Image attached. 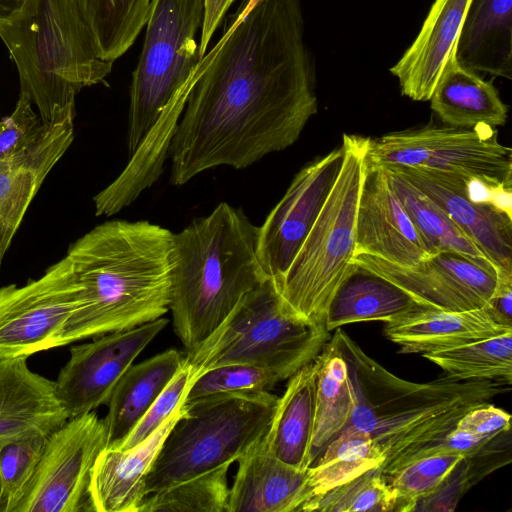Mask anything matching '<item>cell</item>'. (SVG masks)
I'll use <instances>...</instances> for the list:
<instances>
[{
    "mask_svg": "<svg viewBox=\"0 0 512 512\" xmlns=\"http://www.w3.org/2000/svg\"><path fill=\"white\" fill-rule=\"evenodd\" d=\"M173 233L148 221H106L67 251L79 305L55 347L130 329L169 310Z\"/></svg>",
    "mask_w": 512,
    "mask_h": 512,
    "instance_id": "3957f363",
    "label": "cell"
},
{
    "mask_svg": "<svg viewBox=\"0 0 512 512\" xmlns=\"http://www.w3.org/2000/svg\"><path fill=\"white\" fill-rule=\"evenodd\" d=\"M185 361L177 349H167L131 365L117 382L103 418L107 446L118 447L150 408Z\"/></svg>",
    "mask_w": 512,
    "mask_h": 512,
    "instance_id": "cb8c5ba5",
    "label": "cell"
},
{
    "mask_svg": "<svg viewBox=\"0 0 512 512\" xmlns=\"http://www.w3.org/2000/svg\"><path fill=\"white\" fill-rule=\"evenodd\" d=\"M0 494H1V487H0Z\"/></svg>",
    "mask_w": 512,
    "mask_h": 512,
    "instance_id": "7dc6e473",
    "label": "cell"
},
{
    "mask_svg": "<svg viewBox=\"0 0 512 512\" xmlns=\"http://www.w3.org/2000/svg\"><path fill=\"white\" fill-rule=\"evenodd\" d=\"M422 356L459 380L503 379L512 384V332Z\"/></svg>",
    "mask_w": 512,
    "mask_h": 512,
    "instance_id": "d6a6232c",
    "label": "cell"
},
{
    "mask_svg": "<svg viewBox=\"0 0 512 512\" xmlns=\"http://www.w3.org/2000/svg\"><path fill=\"white\" fill-rule=\"evenodd\" d=\"M279 382L275 374L264 368L248 364L222 365L198 375L187 390L182 405L216 394L268 392Z\"/></svg>",
    "mask_w": 512,
    "mask_h": 512,
    "instance_id": "74e56055",
    "label": "cell"
},
{
    "mask_svg": "<svg viewBox=\"0 0 512 512\" xmlns=\"http://www.w3.org/2000/svg\"><path fill=\"white\" fill-rule=\"evenodd\" d=\"M0 38L44 128L74 123L76 94L112 70L72 0H28L15 19L0 23Z\"/></svg>",
    "mask_w": 512,
    "mask_h": 512,
    "instance_id": "8992f818",
    "label": "cell"
},
{
    "mask_svg": "<svg viewBox=\"0 0 512 512\" xmlns=\"http://www.w3.org/2000/svg\"><path fill=\"white\" fill-rule=\"evenodd\" d=\"M470 0H434L414 42L390 69L401 93L428 101L446 62L456 51Z\"/></svg>",
    "mask_w": 512,
    "mask_h": 512,
    "instance_id": "44dd1931",
    "label": "cell"
},
{
    "mask_svg": "<svg viewBox=\"0 0 512 512\" xmlns=\"http://www.w3.org/2000/svg\"><path fill=\"white\" fill-rule=\"evenodd\" d=\"M422 168L512 186V151L498 141L497 129L489 125L448 126Z\"/></svg>",
    "mask_w": 512,
    "mask_h": 512,
    "instance_id": "d4e9b609",
    "label": "cell"
},
{
    "mask_svg": "<svg viewBox=\"0 0 512 512\" xmlns=\"http://www.w3.org/2000/svg\"><path fill=\"white\" fill-rule=\"evenodd\" d=\"M183 414L182 405L149 437L130 449L105 447L91 476L93 512H138L146 478L167 435Z\"/></svg>",
    "mask_w": 512,
    "mask_h": 512,
    "instance_id": "ffe728a7",
    "label": "cell"
},
{
    "mask_svg": "<svg viewBox=\"0 0 512 512\" xmlns=\"http://www.w3.org/2000/svg\"><path fill=\"white\" fill-rule=\"evenodd\" d=\"M368 142L367 137L343 135L339 174L287 271L275 283L285 307L301 319L325 324L334 294L356 267V213Z\"/></svg>",
    "mask_w": 512,
    "mask_h": 512,
    "instance_id": "52a82bcc",
    "label": "cell"
},
{
    "mask_svg": "<svg viewBox=\"0 0 512 512\" xmlns=\"http://www.w3.org/2000/svg\"><path fill=\"white\" fill-rule=\"evenodd\" d=\"M494 187L496 186L479 178H468L464 185L465 195L474 203L490 204Z\"/></svg>",
    "mask_w": 512,
    "mask_h": 512,
    "instance_id": "7bdbcfd3",
    "label": "cell"
},
{
    "mask_svg": "<svg viewBox=\"0 0 512 512\" xmlns=\"http://www.w3.org/2000/svg\"><path fill=\"white\" fill-rule=\"evenodd\" d=\"M278 402L265 391L216 394L182 405L148 472L146 494L230 466L265 436Z\"/></svg>",
    "mask_w": 512,
    "mask_h": 512,
    "instance_id": "9c48e42d",
    "label": "cell"
},
{
    "mask_svg": "<svg viewBox=\"0 0 512 512\" xmlns=\"http://www.w3.org/2000/svg\"><path fill=\"white\" fill-rule=\"evenodd\" d=\"M490 204L512 217V186L499 185L494 187Z\"/></svg>",
    "mask_w": 512,
    "mask_h": 512,
    "instance_id": "ee69618b",
    "label": "cell"
},
{
    "mask_svg": "<svg viewBox=\"0 0 512 512\" xmlns=\"http://www.w3.org/2000/svg\"><path fill=\"white\" fill-rule=\"evenodd\" d=\"M258 1L259 0H247L244 6L240 9L239 13L234 16L235 19L233 22L238 23L240 20H242Z\"/></svg>",
    "mask_w": 512,
    "mask_h": 512,
    "instance_id": "bcb514c9",
    "label": "cell"
},
{
    "mask_svg": "<svg viewBox=\"0 0 512 512\" xmlns=\"http://www.w3.org/2000/svg\"><path fill=\"white\" fill-rule=\"evenodd\" d=\"M28 0H0V23L15 19L24 9Z\"/></svg>",
    "mask_w": 512,
    "mask_h": 512,
    "instance_id": "f6af8a7d",
    "label": "cell"
},
{
    "mask_svg": "<svg viewBox=\"0 0 512 512\" xmlns=\"http://www.w3.org/2000/svg\"><path fill=\"white\" fill-rule=\"evenodd\" d=\"M193 382L190 366H183L163 389L129 435L116 448L130 449L143 442L156 431L182 404Z\"/></svg>",
    "mask_w": 512,
    "mask_h": 512,
    "instance_id": "f35d334b",
    "label": "cell"
},
{
    "mask_svg": "<svg viewBox=\"0 0 512 512\" xmlns=\"http://www.w3.org/2000/svg\"><path fill=\"white\" fill-rule=\"evenodd\" d=\"M30 97L19 94L13 112L0 120V161L12 158L34 144L44 132Z\"/></svg>",
    "mask_w": 512,
    "mask_h": 512,
    "instance_id": "ab89813d",
    "label": "cell"
},
{
    "mask_svg": "<svg viewBox=\"0 0 512 512\" xmlns=\"http://www.w3.org/2000/svg\"><path fill=\"white\" fill-rule=\"evenodd\" d=\"M330 337L348 365L356 396L349 425L367 432L384 455L387 479L409 462L433 455L469 410L510 391L506 380H459L446 374L426 383L404 380L368 356L342 329Z\"/></svg>",
    "mask_w": 512,
    "mask_h": 512,
    "instance_id": "277c9868",
    "label": "cell"
},
{
    "mask_svg": "<svg viewBox=\"0 0 512 512\" xmlns=\"http://www.w3.org/2000/svg\"><path fill=\"white\" fill-rule=\"evenodd\" d=\"M167 324L168 320L160 317L72 346L68 361L54 381L69 418L107 404L121 376Z\"/></svg>",
    "mask_w": 512,
    "mask_h": 512,
    "instance_id": "4fadbf2b",
    "label": "cell"
},
{
    "mask_svg": "<svg viewBox=\"0 0 512 512\" xmlns=\"http://www.w3.org/2000/svg\"><path fill=\"white\" fill-rule=\"evenodd\" d=\"M203 16L204 0H151L130 87L128 162L101 191L115 210L132 204L163 172L202 60L195 37Z\"/></svg>",
    "mask_w": 512,
    "mask_h": 512,
    "instance_id": "7a4b0ae2",
    "label": "cell"
},
{
    "mask_svg": "<svg viewBox=\"0 0 512 512\" xmlns=\"http://www.w3.org/2000/svg\"><path fill=\"white\" fill-rule=\"evenodd\" d=\"M47 436L23 437L0 449V512H14L35 472Z\"/></svg>",
    "mask_w": 512,
    "mask_h": 512,
    "instance_id": "8d00e7d4",
    "label": "cell"
},
{
    "mask_svg": "<svg viewBox=\"0 0 512 512\" xmlns=\"http://www.w3.org/2000/svg\"><path fill=\"white\" fill-rule=\"evenodd\" d=\"M424 308L400 287L356 266L334 294L324 323L330 332L357 322L387 323Z\"/></svg>",
    "mask_w": 512,
    "mask_h": 512,
    "instance_id": "83f0119b",
    "label": "cell"
},
{
    "mask_svg": "<svg viewBox=\"0 0 512 512\" xmlns=\"http://www.w3.org/2000/svg\"><path fill=\"white\" fill-rule=\"evenodd\" d=\"M257 234L258 226L225 202L173 233L169 310L186 352L204 342L244 296L268 279L257 257Z\"/></svg>",
    "mask_w": 512,
    "mask_h": 512,
    "instance_id": "5b68a950",
    "label": "cell"
},
{
    "mask_svg": "<svg viewBox=\"0 0 512 512\" xmlns=\"http://www.w3.org/2000/svg\"><path fill=\"white\" fill-rule=\"evenodd\" d=\"M315 419L312 464L349 423L356 396L347 362L331 339L315 358Z\"/></svg>",
    "mask_w": 512,
    "mask_h": 512,
    "instance_id": "f1b7e54d",
    "label": "cell"
},
{
    "mask_svg": "<svg viewBox=\"0 0 512 512\" xmlns=\"http://www.w3.org/2000/svg\"><path fill=\"white\" fill-rule=\"evenodd\" d=\"M234 0H204V16L201 26L199 55L206 54L212 36Z\"/></svg>",
    "mask_w": 512,
    "mask_h": 512,
    "instance_id": "b9f144b4",
    "label": "cell"
},
{
    "mask_svg": "<svg viewBox=\"0 0 512 512\" xmlns=\"http://www.w3.org/2000/svg\"><path fill=\"white\" fill-rule=\"evenodd\" d=\"M106 446L104 421L94 411L69 418L47 436L14 512H93L92 470Z\"/></svg>",
    "mask_w": 512,
    "mask_h": 512,
    "instance_id": "30bf717a",
    "label": "cell"
},
{
    "mask_svg": "<svg viewBox=\"0 0 512 512\" xmlns=\"http://www.w3.org/2000/svg\"><path fill=\"white\" fill-rule=\"evenodd\" d=\"M512 332L488 305L466 311L421 309L385 323L386 337L401 353L449 349Z\"/></svg>",
    "mask_w": 512,
    "mask_h": 512,
    "instance_id": "7402d4cb",
    "label": "cell"
},
{
    "mask_svg": "<svg viewBox=\"0 0 512 512\" xmlns=\"http://www.w3.org/2000/svg\"><path fill=\"white\" fill-rule=\"evenodd\" d=\"M429 100L432 111L448 126L496 128L507 120L508 108L492 82L461 65L455 52L446 62Z\"/></svg>",
    "mask_w": 512,
    "mask_h": 512,
    "instance_id": "484cf974",
    "label": "cell"
},
{
    "mask_svg": "<svg viewBox=\"0 0 512 512\" xmlns=\"http://www.w3.org/2000/svg\"><path fill=\"white\" fill-rule=\"evenodd\" d=\"M384 459L382 451L367 432L348 424L308 468L310 498L380 468Z\"/></svg>",
    "mask_w": 512,
    "mask_h": 512,
    "instance_id": "f546056e",
    "label": "cell"
},
{
    "mask_svg": "<svg viewBox=\"0 0 512 512\" xmlns=\"http://www.w3.org/2000/svg\"><path fill=\"white\" fill-rule=\"evenodd\" d=\"M384 169L430 255L453 251L488 261L429 196L400 174L385 167Z\"/></svg>",
    "mask_w": 512,
    "mask_h": 512,
    "instance_id": "1f68e13d",
    "label": "cell"
},
{
    "mask_svg": "<svg viewBox=\"0 0 512 512\" xmlns=\"http://www.w3.org/2000/svg\"><path fill=\"white\" fill-rule=\"evenodd\" d=\"M385 168L429 196L495 267L499 279L512 280V217L490 204L470 201L464 189L468 178L428 168Z\"/></svg>",
    "mask_w": 512,
    "mask_h": 512,
    "instance_id": "9a60e30c",
    "label": "cell"
},
{
    "mask_svg": "<svg viewBox=\"0 0 512 512\" xmlns=\"http://www.w3.org/2000/svg\"><path fill=\"white\" fill-rule=\"evenodd\" d=\"M463 457L460 453L424 456L392 473L386 480L395 493L394 512L415 511L418 502L431 495Z\"/></svg>",
    "mask_w": 512,
    "mask_h": 512,
    "instance_id": "d590c367",
    "label": "cell"
},
{
    "mask_svg": "<svg viewBox=\"0 0 512 512\" xmlns=\"http://www.w3.org/2000/svg\"><path fill=\"white\" fill-rule=\"evenodd\" d=\"M341 145L304 166L258 227L257 257L268 278L280 281L316 220L339 174Z\"/></svg>",
    "mask_w": 512,
    "mask_h": 512,
    "instance_id": "5bb4252c",
    "label": "cell"
},
{
    "mask_svg": "<svg viewBox=\"0 0 512 512\" xmlns=\"http://www.w3.org/2000/svg\"><path fill=\"white\" fill-rule=\"evenodd\" d=\"M395 493L380 468L369 470L307 500L300 511L388 512L394 511Z\"/></svg>",
    "mask_w": 512,
    "mask_h": 512,
    "instance_id": "e575fe53",
    "label": "cell"
},
{
    "mask_svg": "<svg viewBox=\"0 0 512 512\" xmlns=\"http://www.w3.org/2000/svg\"><path fill=\"white\" fill-rule=\"evenodd\" d=\"M511 416L491 403L475 407L464 414L455 429L477 437H493L511 430Z\"/></svg>",
    "mask_w": 512,
    "mask_h": 512,
    "instance_id": "60d3db41",
    "label": "cell"
},
{
    "mask_svg": "<svg viewBox=\"0 0 512 512\" xmlns=\"http://www.w3.org/2000/svg\"><path fill=\"white\" fill-rule=\"evenodd\" d=\"M457 61L512 79V0H470L456 45Z\"/></svg>",
    "mask_w": 512,
    "mask_h": 512,
    "instance_id": "603a6c76",
    "label": "cell"
},
{
    "mask_svg": "<svg viewBox=\"0 0 512 512\" xmlns=\"http://www.w3.org/2000/svg\"><path fill=\"white\" fill-rule=\"evenodd\" d=\"M68 419L54 381L30 370L27 358L0 361V449L23 437L49 435Z\"/></svg>",
    "mask_w": 512,
    "mask_h": 512,
    "instance_id": "ac0fdd59",
    "label": "cell"
},
{
    "mask_svg": "<svg viewBox=\"0 0 512 512\" xmlns=\"http://www.w3.org/2000/svg\"><path fill=\"white\" fill-rule=\"evenodd\" d=\"M229 465L148 494L138 512H227Z\"/></svg>",
    "mask_w": 512,
    "mask_h": 512,
    "instance_id": "836d02e7",
    "label": "cell"
},
{
    "mask_svg": "<svg viewBox=\"0 0 512 512\" xmlns=\"http://www.w3.org/2000/svg\"><path fill=\"white\" fill-rule=\"evenodd\" d=\"M367 254L401 266L431 256L383 166L365 160L356 213L355 255Z\"/></svg>",
    "mask_w": 512,
    "mask_h": 512,
    "instance_id": "2e32d148",
    "label": "cell"
},
{
    "mask_svg": "<svg viewBox=\"0 0 512 512\" xmlns=\"http://www.w3.org/2000/svg\"><path fill=\"white\" fill-rule=\"evenodd\" d=\"M329 339L325 324L290 312L268 278L244 296L204 342L186 352L185 362L193 380L215 367L248 364L283 381L313 361Z\"/></svg>",
    "mask_w": 512,
    "mask_h": 512,
    "instance_id": "ba28073f",
    "label": "cell"
},
{
    "mask_svg": "<svg viewBox=\"0 0 512 512\" xmlns=\"http://www.w3.org/2000/svg\"><path fill=\"white\" fill-rule=\"evenodd\" d=\"M353 264L406 291L422 306L433 310L466 311L488 305L499 275L487 260L444 251L411 266H401L376 256L358 254Z\"/></svg>",
    "mask_w": 512,
    "mask_h": 512,
    "instance_id": "7c38bea8",
    "label": "cell"
},
{
    "mask_svg": "<svg viewBox=\"0 0 512 512\" xmlns=\"http://www.w3.org/2000/svg\"><path fill=\"white\" fill-rule=\"evenodd\" d=\"M94 39L99 56L121 57L146 24L151 0H72Z\"/></svg>",
    "mask_w": 512,
    "mask_h": 512,
    "instance_id": "4dcf8cb0",
    "label": "cell"
},
{
    "mask_svg": "<svg viewBox=\"0 0 512 512\" xmlns=\"http://www.w3.org/2000/svg\"><path fill=\"white\" fill-rule=\"evenodd\" d=\"M73 139L74 123L44 128L29 148L0 161V270L29 205Z\"/></svg>",
    "mask_w": 512,
    "mask_h": 512,
    "instance_id": "e0dca14e",
    "label": "cell"
},
{
    "mask_svg": "<svg viewBox=\"0 0 512 512\" xmlns=\"http://www.w3.org/2000/svg\"><path fill=\"white\" fill-rule=\"evenodd\" d=\"M237 461L227 512H299L310 499L308 469L299 470L277 459L264 437Z\"/></svg>",
    "mask_w": 512,
    "mask_h": 512,
    "instance_id": "d6986e66",
    "label": "cell"
},
{
    "mask_svg": "<svg viewBox=\"0 0 512 512\" xmlns=\"http://www.w3.org/2000/svg\"><path fill=\"white\" fill-rule=\"evenodd\" d=\"M80 285L67 256L25 285L0 288V361L55 348L79 305Z\"/></svg>",
    "mask_w": 512,
    "mask_h": 512,
    "instance_id": "8fae6325",
    "label": "cell"
},
{
    "mask_svg": "<svg viewBox=\"0 0 512 512\" xmlns=\"http://www.w3.org/2000/svg\"><path fill=\"white\" fill-rule=\"evenodd\" d=\"M317 108L300 1L259 0L202 57L169 147L171 183L290 147Z\"/></svg>",
    "mask_w": 512,
    "mask_h": 512,
    "instance_id": "6da1fadb",
    "label": "cell"
},
{
    "mask_svg": "<svg viewBox=\"0 0 512 512\" xmlns=\"http://www.w3.org/2000/svg\"><path fill=\"white\" fill-rule=\"evenodd\" d=\"M316 367L314 359L288 379L264 436L273 456L299 470L312 465Z\"/></svg>",
    "mask_w": 512,
    "mask_h": 512,
    "instance_id": "4316f807",
    "label": "cell"
}]
</instances>
